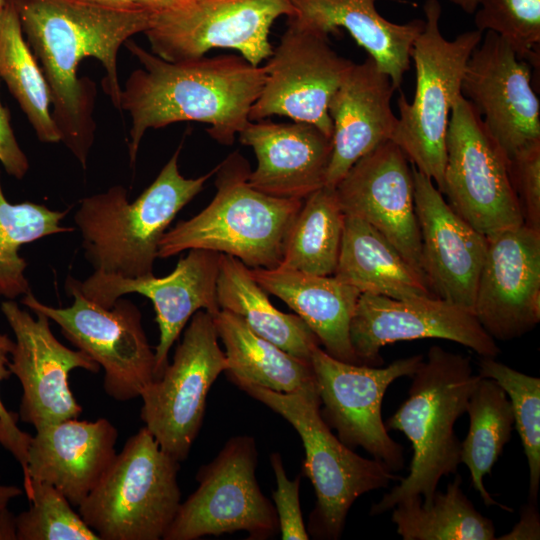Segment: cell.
Listing matches in <instances>:
<instances>
[{"mask_svg": "<svg viewBox=\"0 0 540 540\" xmlns=\"http://www.w3.org/2000/svg\"><path fill=\"white\" fill-rule=\"evenodd\" d=\"M24 37L47 82L52 118L61 142L83 168L94 140L95 85L78 78L80 62L94 57L103 66V89L121 110L117 55L122 44L150 23L146 9H114L82 0H12Z\"/></svg>", "mask_w": 540, "mask_h": 540, "instance_id": "1", "label": "cell"}, {"mask_svg": "<svg viewBox=\"0 0 540 540\" xmlns=\"http://www.w3.org/2000/svg\"><path fill=\"white\" fill-rule=\"evenodd\" d=\"M141 68L128 77L121 110L131 117L129 157L133 165L145 132L181 121L208 124L206 132L222 145L233 144L265 81V70L241 55L170 62L127 41Z\"/></svg>", "mask_w": 540, "mask_h": 540, "instance_id": "2", "label": "cell"}, {"mask_svg": "<svg viewBox=\"0 0 540 540\" xmlns=\"http://www.w3.org/2000/svg\"><path fill=\"white\" fill-rule=\"evenodd\" d=\"M480 375L471 358L433 345L426 360L411 376L408 396L384 423L387 430L402 432L412 446L406 477L371 506L377 516L398 503L421 497L429 501L443 477L457 472L461 441L454 426L466 413L469 396Z\"/></svg>", "mask_w": 540, "mask_h": 540, "instance_id": "3", "label": "cell"}, {"mask_svg": "<svg viewBox=\"0 0 540 540\" xmlns=\"http://www.w3.org/2000/svg\"><path fill=\"white\" fill-rule=\"evenodd\" d=\"M180 151L181 146L132 203L121 185L80 200L74 221L85 257L95 271L124 278L153 274L162 236L217 169L185 178L178 168Z\"/></svg>", "mask_w": 540, "mask_h": 540, "instance_id": "4", "label": "cell"}, {"mask_svg": "<svg viewBox=\"0 0 540 540\" xmlns=\"http://www.w3.org/2000/svg\"><path fill=\"white\" fill-rule=\"evenodd\" d=\"M250 172L239 151L217 165L212 201L164 233L158 257L205 249L233 256L251 269L278 267L287 232L303 200L277 198L254 189L248 182Z\"/></svg>", "mask_w": 540, "mask_h": 540, "instance_id": "5", "label": "cell"}, {"mask_svg": "<svg viewBox=\"0 0 540 540\" xmlns=\"http://www.w3.org/2000/svg\"><path fill=\"white\" fill-rule=\"evenodd\" d=\"M424 26L415 39L411 61L416 70L412 102L400 93L393 141L419 172L441 192L446 162V134L453 106L461 94L467 61L483 32L475 29L447 40L440 29L438 0L423 5Z\"/></svg>", "mask_w": 540, "mask_h": 540, "instance_id": "6", "label": "cell"}, {"mask_svg": "<svg viewBox=\"0 0 540 540\" xmlns=\"http://www.w3.org/2000/svg\"><path fill=\"white\" fill-rule=\"evenodd\" d=\"M240 389L288 421L301 438L302 474L316 495L306 527L309 536L339 539L354 502L399 479L384 462L358 455L332 433L321 416L318 392L286 394L254 385Z\"/></svg>", "mask_w": 540, "mask_h": 540, "instance_id": "7", "label": "cell"}, {"mask_svg": "<svg viewBox=\"0 0 540 540\" xmlns=\"http://www.w3.org/2000/svg\"><path fill=\"white\" fill-rule=\"evenodd\" d=\"M179 469L144 426L128 438L78 513L100 540L163 539L181 504Z\"/></svg>", "mask_w": 540, "mask_h": 540, "instance_id": "8", "label": "cell"}, {"mask_svg": "<svg viewBox=\"0 0 540 540\" xmlns=\"http://www.w3.org/2000/svg\"><path fill=\"white\" fill-rule=\"evenodd\" d=\"M254 437L234 436L196 474L197 489L181 502L164 540H197L245 531L249 540H266L279 532L274 504L257 478Z\"/></svg>", "mask_w": 540, "mask_h": 540, "instance_id": "9", "label": "cell"}, {"mask_svg": "<svg viewBox=\"0 0 540 540\" xmlns=\"http://www.w3.org/2000/svg\"><path fill=\"white\" fill-rule=\"evenodd\" d=\"M65 290L73 297L69 307L43 304L31 291L21 303L54 321L68 341L104 369L107 395L121 402L140 397L155 379L156 359L139 308L122 297L111 308H104L87 299L79 280L71 276L66 279Z\"/></svg>", "mask_w": 540, "mask_h": 540, "instance_id": "10", "label": "cell"}, {"mask_svg": "<svg viewBox=\"0 0 540 540\" xmlns=\"http://www.w3.org/2000/svg\"><path fill=\"white\" fill-rule=\"evenodd\" d=\"M441 193L486 238L524 224L508 159L462 95L453 106L447 129Z\"/></svg>", "mask_w": 540, "mask_h": 540, "instance_id": "11", "label": "cell"}, {"mask_svg": "<svg viewBox=\"0 0 540 540\" xmlns=\"http://www.w3.org/2000/svg\"><path fill=\"white\" fill-rule=\"evenodd\" d=\"M211 313L197 311L185 328L172 363L142 392L140 417L162 450L184 461L197 438L208 392L227 368Z\"/></svg>", "mask_w": 540, "mask_h": 540, "instance_id": "12", "label": "cell"}, {"mask_svg": "<svg viewBox=\"0 0 540 540\" xmlns=\"http://www.w3.org/2000/svg\"><path fill=\"white\" fill-rule=\"evenodd\" d=\"M291 13L290 0H189L151 13L144 34L151 52L170 62L226 48L259 66L273 52L269 41L273 23Z\"/></svg>", "mask_w": 540, "mask_h": 540, "instance_id": "13", "label": "cell"}, {"mask_svg": "<svg viewBox=\"0 0 540 540\" xmlns=\"http://www.w3.org/2000/svg\"><path fill=\"white\" fill-rule=\"evenodd\" d=\"M423 359L419 354L376 367L343 362L316 347L310 361L323 420L349 448H363L393 472L402 469L403 447L388 434L382 402L387 388L398 378L411 377Z\"/></svg>", "mask_w": 540, "mask_h": 540, "instance_id": "14", "label": "cell"}, {"mask_svg": "<svg viewBox=\"0 0 540 540\" xmlns=\"http://www.w3.org/2000/svg\"><path fill=\"white\" fill-rule=\"evenodd\" d=\"M352 64L331 47L328 36L288 23L263 66L265 81L250 121L284 116L314 124L331 137L328 105Z\"/></svg>", "mask_w": 540, "mask_h": 540, "instance_id": "15", "label": "cell"}, {"mask_svg": "<svg viewBox=\"0 0 540 540\" xmlns=\"http://www.w3.org/2000/svg\"><path fill=\"white\" fill-rule=\"evenodd\" d=\"M1 311L15 336L9 369L22 386L19 418L35 430L77 418L82 407L72 394L69 374L74 369L97 373L100 366L85 352L63 345L52 333L49 318L21 309L14 300Z\"/></svg>", "mask_w": 540, "mask_h": 540, "instance_id": "16", "label": "cell"}, {"mask_svg": "<svg viewBox=\"0 0 540 540\" xmlns=\"http://www.w3.org/2000/svg\"><path fill=\"white\" fill-rule=\"evenodd\" d=\"M349 332L359 363L368 366L383 364L380 350L386 345L426 338L459 343L481 357L500 353L472 312L434 296L394 299L361 293Z\"/></svg>", "mask_w": 540, "mask_h": 540, "instance_id": "17", "label": "cell"}, {"mask_svg": "<svg viewBox=\"0 0 540 540\" xmlns=\"http://www.w3.org/2000/svg\"><path fill=\"white\" fill-rule=\"evenodd\" d=\"M461 94L508 160L540 140V103L531 84V65L497 34L487 31L472 51Z\"/></svg>", "mask_w": 540, "mask_h": 540, "instance_id": "18", "label": "cell"}, {"mask_svg": "<svg viewBox=\"0 0 540 540\" xmlns=\"http://www.w3.org/2000/svg\"><path fill=\"white\" fill-rule=\"evenodd\" d=\"M220 256L216 251L190 249L167 276L124 278L94 271L86 280L79 281V287L87 299L104 308H111L118 298L130 293L150 299L160 333L155 349L156 379L168 365L169 351L191 317L199 310L212 315L220 310L217 300Z\"/></svg>", "mask_w": 540, "mask_h": 540, "instance_id": "19", "label": "cell"}, {"mask_svg": "<svg viewBox=\"0 0 540 540\" xmlns=\"http://www.w3.org/2000/svg\"><path fill=\"white\" fill-rule=\"evenodd\" d=\"M472 313L496 340H512L540 321V231L525 223L488 237Z\"/></svg>", "mask_w": 540, "mask_h": 540, "instance_id": "20", "label": "cell"}, {"mask_svg": "<svg viewBox=\"0 0 540 540\" xmlns=\"http://www.w3.org/2000/svg\"><path fill=\"white\" fill-rule=\"evenodd\" d=\"M335 191L344 214L378 230L425 281L412 164L404 152L391 140L382 143L348 170Z\"/></svg>", "mask_w": 540, "mask_h": 540, "instance_id": "21", "label": "cell"}, {"mask_svg": "<svg viewBox=\"0 0 540 540\" xmlns=\"http://www.w3.org/2000/svg\"><path fill=\"white\" fill-rule=\"evenodd\" d=\"M422 270L431 293L470 312L487 238L448 204L434 182L412 165Z\"/></svg>", "mask_w": 540, "mask_h": 540, "instance_id": "22", "label": "cell"}, {"mask_svg": "<svg viewBox=\"0 0 540 540\" xmlns=\"http://www.w3.org/2000/svg\"><path fill=\"white\" fill-rule=\"evenodd\" d=\"M395 90L371 57L352 64L328 105L332 153L325 186L335 188L360 158L392 139L398 122L391 107Z\"/></svg>", "mask_w": 540, "mask_h": 540, "instance_id": "23", "label": "cell"}, {"mask_svg": "<svg viewBox=\"0 0 540 540\" xmlns=\"http://www.w3.org/2000/svg\"><path fill=\"white\" fill-rule=\"evenodd\" d=\"M117 438L106 418H71L37 429L28 448L24 488L32 479L49 483L78 507L114 461Z\"/></svg>", "mask_w": 540, "mask_h": 540, "instance_id": "24", "label": "cell"}, {"mask_svg": "<svg viewBox=\"0 0 540 540\" xmlns=\"http://www.w3.org/2000/svg\"><path fill=\"white\" fill-rule=\"evenodd\" d=\"M239 140L257 158L248 178L254 189L277 198L304 200L325 185L332 140L314 124L250 121Z\"/></svg>", "mask_w": 540, "mask_h": 540, "instance_id": "25", "label": "cell"}, {"mask_svg": "<svg viewBox=\"0 0 540 540\" xmlns=\"http://www.w3.org/2000/svg\"><path fill=\"white\" fill-rule=\"evenodd\" d=\"M288 23L324 36L345 29L399 89L411 63L424 19L394 23L376 5L381 0H290ZM391 1V0H390ZM394 1V0H392Z\"/></svg>", "mask_w": 540, "mask_h": 540, "instance_id": "26", "label": "cell"}, {"mask_svg": "<svg viewBox=\"0 0 540 540\" xmlns=\"http://www.w3.org/2000/svg\"><path fill=\"white\" fill-rule=\"evenodd\" d=\"M250 270L267 293L280 298L306 323L326 353L343 362L360 364L349 332L361 294L357 288L334 275H314L283 267Z\"/></svg>", "mask_w": 540, "mask_h": 540, "instance_id": "27", "label": "cell"}, {"mask_svg": "<svg viewBox=\"0 0 540 540\" xmlns=\"http://www.w3.org/2000/svg\"><path fill=\"white\" fill-rule=\"evenodd\" d=\"M212 316L225 347L224 372L237 387L254 385L286 394L318 392L311 362L262 338L229 311L220 309Z\"/></svg>", "mask_w": 540, "mask_h": 540, "instance_id": "28", "label": "cell"}, {"mask_svg": "<svg viewBox=\"0 0 540 540\" xmlns=\"http://www.w3.org/2000/svg\"><path fill=\"white\" fill-rule=\"evenodd\" d=\"M334 276L361 293L394 299L434 296L424 279L378 230L351 215H345Z\"/></svg>", "mask_w": 540, "mask_h": 540, "instance_id": "29", "label": "cell"}, {"mask_svg": "<svg viewBox=\"0 0 540 540\" xmlns=\"http://www.w3.org/2000/svg\"><path fill=\"white\" fill-rule=\"evenodd\" d=\"M217 300L221 310L241 317L256 334L295 357L311 362L313 350L321 346L297 314L284 313L271 303L249 267L226 254L220 256Z\"/></svg>", "mask_w": 540, "mask_h": 540, "instance_id": "30", "label": "cell"}, {"mask_svg": "<svg viewBox=\"0 0 540 540\" xmlns=\"http://www.w3.org/2000/svg\"><path fill=\"white\" fill-rule=\"evenodd\" d=\"M456 475L445 492L429 501L413 497L392 508L391 520L404 540H494L495 527L483 516L461 488Z\"/></svg>", "mask_w": 540, "mask_h": 540, "instance_id": "31", "label": "cell"}, {"mask_svg": "<svg viewBox=\"0 0 540 540\" xmlns=\"http://www.w3.org/2000/svg\"><path fill=\"white\" fill-rule=\"evenodd\" d=\"M466 413L469 416V430L461 441L460 463L468 468L471 484L486 506L512 511L496 501L483 483L514 429L510 401L497 382L480 377L469 396Z\"/></svg>", "mask_w": 540, "mask_h": 540, "instance_id": "32", "label": "cell"}, {"mask_svg": "<svg viewBox=\"0 0 540 540\" xmlns=\"http://www.w3.org/2000/svg\"><path fill=\"white\" fill-rule=\"evenodd\" d=\"M345 214L335 188L322 186L303 200L285 238L278 267L309 274L334 275Z\"/></svg>", "mask_w": 540, "mask_h": 540, "instance_id": "33", "label": "cell"}, {"mask_svg": "<svg viewBox=\"0 0 540 540\" xmlns=\"http://www.w3.org/2000/svg\"><path fill=\"white\" fill-rule=\"evenodd\" d=\"M0 78L29 120L38 139L61 142L60 132L49 110V88L40 65L30 49L12 0L0 12Z\"/></svg>", "mask_w": 540, "mask_h": 540, "instance_id": "34", "label": "cell"}, {"mask_svg": "<svg viewBox=\"0 0 540 540\" xmlns=\"http://www.w3.org/2000/svg\"><path fill=\"white\" fill-rule=\"evenodd\" d=\"M68 213L33 202L10 203L0 182V296L14 300L30 291L20 248L49 235L71 232L61 225Z\"/></svg>", "mask_w": 540, "mask_h": 540, "instance_id": "35", "label": "cell"}, {"mask_svg": "<svg viewBox=\"0 0 540 540\" xmlns=\"http://www.w3.org/2000/svg\"><path fill=\"white\" fill-rule=\"evenodd\" d=\"M490 378L505 391L527 459L529 501L537 503L540 483V379L519 372L495 357H481L479 373Z\"/></svg>", "mask_w": 540, "mask_h": 540, "instance_id": "36", "label": "cell"}, {"mask_svg": "<svg viewBox=\"0 0 540 540\" xmlns=\"http://www.w3.org/2000/svg\"><path fill=\"white\" fill-rule=\"evenodd\" d=\"M24 490L31 504L16 516L17 540H100L51 484L32 479Z\"/></svg>", "mask_w": 540, "mask_h": 540, "instance_id": "37", "label": "cell"}, {"mask_svg": "<svg viewBox=\"0 0 540 540\" xmlns=\"http://www.w3.org/2000/svg\"><path fill=\"white\" fill-rule=\"evenodd\" d=\"M474 23L497 34L519 59L539 67L540 0H479Z\"/></svg>", "mask_w": 540, "mask_h": 540, "instance_id": "38", "label": "cell"}, {"mask_svg": "<svg viewBox=\"0 0 540 540\" xmlns=\"http://www.w3.org/2000/svg\"><path fill=\"white\" fill-rule=\"evenodd\" d=\"M509 174L524 217V223L540 231V140L508 160Z\"/></svg>", "mask_w": 540, "mask_h": 540, "instance_id": "39", "label": "cell"}, {"mask_svg": "<svg viewBox=\"0 0 540 540\" xmlns=\"http://www.w3.org/2000/svg\"><path fill=\"white\" fill-rule=\"evenodd\" d=\"M269 459L276 479V489L272 493V498L281 539L307 540L310 536L303 520L299 499L301 475L293 480L288 478L280 453H271Z\"/></svg>", "mask_w": 540, "mask_h": 540, "instance_id": "40", "label": "cell"}, {"mask_svg": "<svg viewBox=\"0 0 540 540\" xmlns=\"http://www.w3.org/2000/svg\"><path fill=\"white\" fill-rule=\"evenodd\" d=\"M14 344L15 342L7 334H0V382L12 375L9 369V356ZM18 419V413L7 410L0 398V446L13 455L24 473L32 436L17 426Z\"/></svg>", "mask_w": 540, "mask_h": 540, "instance_id": "41", "label": "cell"}, {"mask_svg": "<svg viewBox=\"0 0 540 540\" xmlns=\"http://www.w3.org/2000/svg\"><path fill=\"white\" fill-rule=\"evenodd\" d=\"M0 163L8 175L22 179L29 170V161L20 148L10 124L8 110L0 100Z\"/></svg>", "mask_w": 540, "mask_h": 540, "instance_id": "42", "label": "cell"}, {"mask_svg": "<svg viewBox=\"0 0 540 540\" xmlns=\"http://www.w3.org/2000/svg\"><path fill=\"white\" fill-rule=\"evenodd\" d=\"M499 540H538L540 539V517L537 503L524 505L517 524L506 534L496 537Z\"/></svg>", "mask_w": 540, "mask_h": 540, "instance_id": "43", "label": "cell"}, {"mask_svg": "<svg viewBox=\"0 0 540 540\" xmlns=\"http://www.w3.org/2000/svg\"><path fill=\"white\" fill-rule=\"evenodd\" d=\"M22 494L23 490L18 486L0 482V540H8L13 535L14 515L8 510V505Z\"/></svg>", "mask_w": 540, "mask_h": 540, "instance_id": "44", "label": "cell"}, {"mask_svg": "<svg viewBox=\"0 0 540 540\" xmlns=\"http://www.w3.org/2000/svg\"><path fill=\"white\" fill-rule=\"evenodd\" d=\"M189 0H137L138 4L151 13H157L178 7Z\"/></svg>", "mask_w": 540, "mask_h": 540, "instance_id": "45", "label": "cell"}, {"mask_svg": "<svg viewBox=\"0 0 540 540\" xmlns=\"http://www.w3.org/2000/svg\"><path fill=\"white\" fill-rule=\"evenodd\" d=\"M94 5L114 9H139L142 8L137 0H82ZM144 9V8H143Z\"/></svg>", "mask_w": 540, "mask_h": 540, "instance_id": "46", "label": "cell"}, {"mask_svg": "<svg viewBox=\"0 0 540 540\" xmlns=\"http://www.w3.org/2000/svg\"><path fill=\"white\" fill-rule=\"evenodd\" d=\"M454 5L458 6L467 14L475 12L479 0H450Z\"/></svg>", "mask_w": 540, "mask_h": 540, "instance_id": "47", "label": "cell"}, {"mask_svg": "<svg viewBox=\"0 0 540 540\" xmlns=\"http://www.w3.org/2000/svg\"><path fill=\"white\" fill-rule=\"evenodd\" d=\"M5 3H6V0H0V12L3 9Z\"/></svg>", "mask_w": 540, "mask_h": 540, "instance_id": "48", "label": "cell"}]
</instances>
